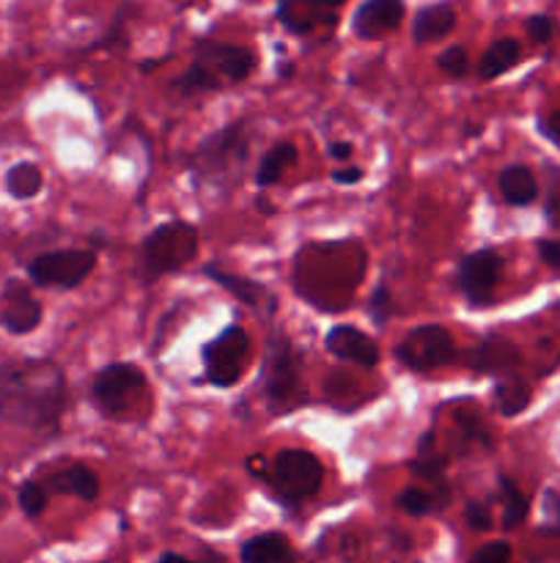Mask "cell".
I'll list each match as a JSON object with an SVG mask.
<instances>
[{"label": "cell", "mask_w": 560, "mask_h": 563, "mask_svg": "<svg viewBox=\"0 0 560 563\" xmlns=\"http://www.w3.org/2000/svg\"><path fill=\"white\" fill-rule=\"evenodd\" d=\"M66 379L49 361H14L0 366V418L11 427L53 429L64 412Z\"/></svg>", "instance_id": "6da1fadb"}, {"label": "cell", "mask_w": 560, "mask_h": 563, "mask_svg": "<svg viewBox=\"0 0 560 563\" xmlns=\"http://www.w3.org/2000/svg\"><path fill=\"white\" fill-rule=\"evenodd\" d=\"M247 132L245 124H231L220 130L217 135H209L201 146L192 152L190 170L198 179H206L212 185L223 181H239L242 168L247 163Z\"/></svg>", "instance_id": "7a4b0ae2"}, {"label": "cell", "mask_w": 560, "mask_h": 563, "mask_svg": "<svg viewBox=\"0 0 560 563\" xmlns=\"http://www.w3.org/2000/svg\"><path fill=\"white\" fill-rule=\"evenodd\" d=\"M261 388L275 412L294 410L305 399L300 385V361H296L294 346L283 333H275L269 339L261 366Z\"/></svg>", "instance_id": "3957f363"}, {"label": "cell", "mask_w": 560, "mask_h": 563, "mask_svg": "<svg viewBox=\"0 0 560 563\" xmlns=\"http://www.w3.org/2000/svg\"><path fill=\"white\" fill-rule=\"evenodd\" d=\"M198 256V231L184 220L157 225L141 245V264L152 278L176 273Z\"/></svg>", "instance_id": "277c9868"}, {"label": "cell", "mask_w": 560, "mask_h": 563, "mask_svg": "<svg viewBox=\"0 0 560 563\" xmlns=\"http://www.w3.org/2000/svg\"><path fill=\"white\" fill-rule=\"evenodd\" d=\"M267 476L278 498L285 504H300V500L313 498L324 482L322 462L307 451L296 449L280 451L269 465Z\"/></svg>", "instance_id": "5b68a950"}, {"label": "cell", "mask_w": 560, "mask_h": 563, "mask_svg": "<svg viewBox=\"0 0 560 563\" xmlns=\"http://www.w3.org/2000/svg\"><path fill=\"white\" fill-rule=\"evenodd\" d=\"M146 396V374L132 363H110L93 379V401L108 418H126Z\"/></svg>", "instance_id": "8992f818"}, {"label": "cell", "mask_w": 560, "mask_h": 563, "mask_svg": "<svg viewBox=\"0 0 560 563\" xmlns=\"http://www.w3.org/2000/svg\"><path fill=\"white\" fill-rule=\"evenodd\" d=\"M201 357L203 372H206V379L212 385L231 388V385L239 383L242 372L247 366V357H250V339H247L245 328H239V324L223 328V333L206 341Z\"/></svg>", "instance_id": "52a82bcc"}, {"label": "cell", "mask_w": 560, "mask_h": 563, "mask_svg": "<svg viewBox=\"0 0 560 563\" xmlns=\"http://www.w3.org/2000/svg\"><path fill=\"white\" fill-rule=\"evenodd\" d=\"M395 361L410 372L426 374L434 368L450 366L456 361V344L448 330L439 328V324H421L399 341Z\"/></svg>", "instance_id": "ba28073f"}, {"label": "cell", "mask_w": 560, "mask_h": 563, "mask_svg": "<svg viewBox=\"0 0 560 563\" xmlns=\"http://www.w3.org/2000/svg\"><path fill=\"white\" fill-rule=\"evenodd\" d=\"M192 66H198L214 82V88H223V82L247 80L250 71L256 69V55H253V49L239 47V44L203 38V42L195 44Z\"/></svg>", "instance_id": "9c48e42d"}, {"label": "cell", "mask_w": 560, "mask_h": 563, "mask_svg": "<svg viewBox=\"0 0 560 563\" xmlns=\"http://www.w3.org/2000/svg\"><path fill=\"white\" fill-rule=\"evenodd\" d=\"M97 267V256L91 251L69 247V251H53L33 258L27 275L36 286H53V289H77Z\"/></svg>", "instance_id": "30bf717a"}, {"label": "cell", "mask_w": 560, "mask_h": 563, "mask_svg": "<svg viewBox=\"0 0 560 563\" xmlns=\"http://www.w3.org/2000/svg\"><path fill=\"white\" fill-rule=\"evenodd\" d=\"M500 269H503V262H500L497 253L489 251V247L472 251L461 258L459 273H456V286H459V291L467 297L470 306H489L494 297Z\"/></svg>", "instance_id": "8fae6325"}, {"label": "cell", "mask_w": 560, "mask_h": 563, "mask_svg": "<svg viewBox=\"0 0 560 563\" xmlns=\"http://www.w3.org/2000/svg\"><path fill=\"white\" fill-rule=\"evenodd\" d=\"M346 0H278L280 25L294 36H311L318 27H333Z\"/></svg>", "instance_id": "7c38bea8"}, {"label": "cell", "mask_w": 560, "mask_h": 563, "mask_svg": "<svg viewBox=\"0 0 560 563\" xmlns=\"http://www.w3.org/2000/svg\"><path fill=\"white\" fill-rule=\"evenodd\" d=\"M404 0H362L351 14V31L362 42H373L393 33L404 20Z\"/></svg>", "instance_id": "4fadbf2b"}, {"label": "cell", "mask_w": 560, "mask_h": 563, "mask_svg": "<svg viewBox=\"0 0 560 563\" xmlns=\"http://www.w3.org/2000/svg\"><path fill=\"white\" fill-rule=\"evenodd\" d=\"M324 346L329 355H335L344 363H355L360 368H373L379 363V346L377 341L368 339L362 330L351 328V324H335L324 339Z\"/></svg>", "instance_id": "5bb4252c"}, {"label": "cell", "mask_w": 560, "mask_h": 563, "mask_svg": "<svg viewBox=\"0 0 560 563\" xmlns=\"http://www.w3.org/2000/svg\"><path fill=\"white\" fill-rule=\"evenodd\" d=\"M0 322H3V328L9 330L11 335L31 333V330H36L38 322H42V306H38L36 297H33L20 280H9V284H5Z\"/></svg>", "instance_id": "9a60e30c"}, {"label": "cell", "mask_w": 560, "mask_h": 563, "mask_svg": "<svg viewBox=\"0 0 560 563\" xmlns=\"http://www.w3.org/2000/svg\"><path fill=\"white\" fill-rule=\"evenodd\" d=\"M456 27V11L450 3H428L417 9L415 20H412V42L428 44L439 42L448 36Z\"/></svg>", "instance_id": "2e32d148"}, {"label": "cell", "mask_w": 560, "mask_h": 563, "mask_svg": "<svg viewBox=\"0 0 560 563\" xmlns=\"http://www.w3.org/2000/svg\"><path fill=\"white\" fill-rule=\"evenodd\" d=\"M470 368L472 372L481 374H492V372H508L519 363V352L516 346L511 344L508 339H500V335H489L483 339L475 350L470 352Z\"/></svg>", "instance_id": "e0dca14e"}, {"label": "cell", "mask_w": 560, "mask_h": 563, "mask_svg": "<svg viewBox=\"0 0 560 563\" xmlns=\"http://www.w3.org/2000/svg\"><path fill=\"white\" fill-rule=\"evenodd\" d=\"M203 275L212 278L217 286H223V289L231 291L234 297H239V300L245 302L247 308H253V311L275 313V297L269 295L261 284H253V280L239 278V275H228L217 267H206L203 269Z\"/></svg>", "instance_id": "ac0fdd59"}, {"label": "cell", "mask_w": 560, "mask_h": 563, "mask_svg": "<svg viewBox=\"0 0 560 563\" xmlns=\"http://www.w3.org/2000/svg\"><path fill=\"white\" fill-rule=\"evenodd\" d=\"M242 563H294V553L283 533H261L247 539L242 548Z\"/></svg>", "instance_id": "d6986e66"}, {"label": "cell", "mask_w": 560, "mask_h": 563, "mask_svg": "<svg viewBox=\"0 0 560 563\" xmlns=\"http://www.w3.org/2000/svg\"><path fill=\"white\" fill-rule=\"evenodd\" d=\"M497 185L500 196H503L505 203H511V207H527V203L536 201L538 196L536 176H533L525 165H508V168L500 174Z\"/></svg>", "instance_id": "ffe728a7"}, {"label": "cell", "mask_w": 560, "mask_h": 563, "mask_svg": "<svg viewBox=\"0 0 560 563\" xmlns=\"http://www.w3.org/2000/svg\"><path fill=\"white\" fill-rule=\"evenodd\" d=\"M522 58V44L516 38H497L492 47L483 53V58L478 60V77L481 80H494V77L505 75L508 69H514Z\"/></svg>", "instance_id": "44dd1931"}, {"label": "cell", "mask_w": 560, "mask_h": 563, "mask_svg": "<svg viewBox=\"0 0 560 563\" xmlns=\"http://www.w3.org/2000/svg\"><path fill=\"white\" fill-rule=\"evenodd\" d=\"M49 489L55 493L75 495L80 500H97L99 498V478L86 465H71L64 473L49 478Z\"/></svg>", "instance_id": "7402d4cb"}, {"label": "cell", "mask_w": 560, "mask_h": 563, "mask_svg": "<svg viewBox=\"0 0 560 563\" xmlns=\"http://www.w3.org/2000/svg\"><path fill=\"white\" fill-rule=\"evenodd\" d=\"M296 163V146L294 143H275L267 154L261 157L256 170V185L258 187H272L280 181V176Z\"/></svg>", "instance_id": "603a6c76"}, {"label": "cell", "mask_w": 560, "mask_h": 563, "mask_svg": "<svg viewBox=\"0 0 560 563\" xmlns=\"http://www.w3.org/2000/svg\"><path fill=\"white\" fill-rule=\"evenodd\" d=\"M494 401H497L500 412H503L505 418H514L530 405V388H527L519 377H511L508 374V377L500 379L497 388H494Z\"/></svg>", "instance_id": "cb8c5ba5"}, {"label": "cell", "mask_w": 560, "mask_h": 563, "mask_svg": "<svg viewBox=\"0 0 560 563\" xmlns=\"http://www.w3.org/2000/svg\"><path fill=\"white\" fill-rule=\"evenodd\" d=\"M42 168L33 163H20L5 174V190L11 192L20 201H27V198L36 196L42 190Z\"/></svg>", "instance_id": "d4e9b609"}, {"label": "cell", "mask_w": 560, "mask_h": 563, "mask_svg": "<svg viewBox=\"0 0 560 563\" xmlns=\"http://www.w3.org/2000/svg\"><path fill=\"white\" fill-rule=\"evenodd\" d=\"M500 495H503V528H516L527 517V498L516 489L511 478H500Z\"/></svg>", "instance_id": "484cf974"}, {"label": "cell", "mask_w": 560, "mask_h": 563, "mask_svg": "<svg viewBox=\"0 0 560 563\" xmlns=\"http://www.w3.org/2000/svg\"><path fill=\"white\" fill-rule=\"evenodd\" d=\"M410 471L415 473L421 482L434 484V487L445 489V460L434 454H417V460L410 462Z\"/></svg>", "instance_id": "4316f807"}, {"label": "cell", "mask_w": 560, "mask_h": 563, "mask_svg": "<svg viewBox=\"0 0 560 563\" xmlns=\"http://www.w3.org/2000/svg\"><path fill=\"white\" fill-rule=\"evenodd\" d=\"M16 500H20L22 511H25L27 517H38L44 509H47V487L38 482H25L20 487Z\"/></svg>", "instance_id": "83f0119b"}, {"label": "cell", "mask_w": 560, "mask_h": 563, "mask_svg": "<svg viewBox=\"0 0 560 563\" xmlns=\"http://www.w3.org/2000/svg\"><path fill=\"white\" fill-rule=\"evenodd\" d=\"M399 506L412 517H426L434 511V495L423 493L421 487H406L404 493L399 495Z\"/></svg>", "instance_id": "f1b7e54d"}, {"label": "cell", "mask_w": 560, "mask_h": 563, "mask_svg": "<svg viewBox=\"0 0 560 563\" xmlns=\"http://www.w3.org/2000/svg\"><path fill=\"white\" fill-rule=\"evenodd\" d=\"M437 66L445 71V75L464 77L467 69H470V58H467V49L459 47V44L443 49V53L437 55Z\"/></svg>", "instance_id": "f546056e"}, {"label": "cell", "mask_w": 560, "mask_h": 563, "mask_svg": "<svg viewBox=\"0 0 560 563\" xmlns=\"http://www.w3.org/2000/svg\"><path fill=\"white\" fill-rule=\"evenodd\" d=\"M525 31L533 44H547L555 36V22L547 14H536L525 22Z\"/></svg>", "instance_id": "4dcf8cb0"}, {"label": "cell", "mask_w": 560, "mask_h": 563, "mask_svg": "<svg viewBox=\"0 0 560 563\" xmlns=\"http://www.w3.org/2000/svg\"><path fill=\"white\" fill-rule=\"evenodd\" d=\"M368 313H371L373 324L377 328H382L384 322H388L390 317V291L384 289V286H377L371 295V300H368Z\"/></svg>", "instance_id": "1f68e13d"}, {"label": "cell", "mask_w": 560, "mask_h": 563, "mask_svg": "<svg viewBox=\"0 0 560 563\" xmlns=\"http://www.w3.org/2000/svg\"><path fill=\"white\" fill-rule=\"evenodd\" d=\"M470 563H511V544L508 542H489L472 555Z\"/></svg>", "instance_id": "d6a6232c"}, {"label": "cell", "mask_w": 560, "mask_h": 563, "mask_svg": "<svg viewBox=\"0 0 560 563\" xmlns=\"http://www.w3.org/2000/svg\"><path fill=\"white\" fill-rule=\"evenodd\" d=\"M464 520L472 531H489L492 528V511L483 504H478V500H470L464 509Z\"/></svg>", "instance_id": "836d02e7"}, {"label": "cell", "mask_w": 560, "mask_h": 563, "mask_svg": "<svg viewBox=\"0 0 560 563\" xmlns=\"http://www.w3.org/2000/svg\"><path fill=\"white\" fill-rule=\"evenodd\" d=\"M538 256H541V262H547L549 267L560 269V242H555V240L538 242Z\"/></svg>", "instance_id": "e575fe53"}, {"label": "cell", "mask_w": 560, "mask_h": 563, "mask_svg": "<svg viewBox=\"0 0 560 563\" xmlns=\"http://www.w3.org/2000/svg\"><path fill=\"white\" fill-rule=\"evenodd\" d=\"M333 181L335 185H357V181H362V168H357V165H346V168L333 170Z\"/></svg>", "instance_id": "d590c367"}, {"label": "cell", "mask_w": 560, "mask_h": 563, "mask_svg": "<svg viewBox=\"0 0 560 563\" xmlns=\"http://www.w3.org/2000/svg\"><path fill=\"white\" fill-rule=\"evenodd\" d=\"M327 152H329V157L333 159H340V163H346V159L351 157V152H355V148H351V143H329L327 146Z\"/></svg>", "instance_id": "8d00e7d4"}, {"label": "cell", "mask_w": 560, "mask_h": 563, "mask_svg": "<svg viewBox=\"0 0 560 563\" xmlns=\"http://www.w3.org/2000/svg\"><path fill=\"white\" fill-rule=\"evenodd\" d=\"M247 467H250L253 473H269V467H267V462H264V456H250Z\"/></svg>", "instance_id": "74e56055"}, {"label": "cell", "mask_w": 560, "mask_h": 563, "mask_svg": "<svg viewBox=\"0 0 560 563\" xmlns=\"http://www.w3.org/2000/svg\"><path fill=\"white\" fill-rule=\"evenodd\" d=\"M157 563H195V561L184 559V555H179V553H163Z\"/></svg>", "instance_id": "f35d334b"}, {"label": "cell", "mask_w": 560, "mask_h": 563, "mask_svg": "<svg viewBox=\"0 0 560 563\" xmlns=\"http://www.w3.org/2000/svg\"><path fill=\"white\" fill-rule=\"evenodd\" d=\"M547 132H549V135L558 137V141H560V113L552 115V121H549V124H547Z\"/></svg>", "instance_id": "ab89813d"}, {"label": "cell", "mask_w": 560, "mask_h": 563, "mask_svg": "<svg viewBox=\"0 0 560 563\" xmlns=\"http://www.w3.org/2000/svg\"><path fill=\"white\" fill-rule=\"evenodd\" d=\"M3 509H5V504H3V498H0V515H3Z\"/></svg>", "instance_id": "60d3db41"}, {"label": "cell", "mask_w": 560, "mask_h": 563, "mask_svg": "<svg viewBox=\"0 0 560 563\" xmlns=\"http://www.w3.org/2000/svg\"><path fill=\"white\" fill-rule=\"evenodd\" d=\"M0 563H3V561H0Z\"/></svg>", "instance_id": "b9f144b4"}]
</instances>
